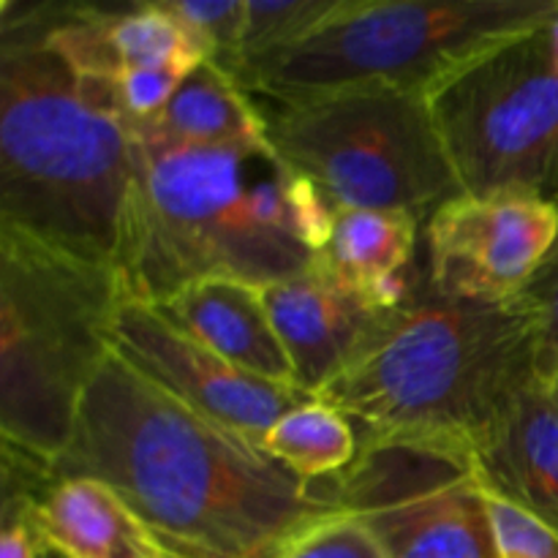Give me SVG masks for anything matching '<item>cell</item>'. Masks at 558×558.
I'll return each instance as SVG.
<instances>
[{
  "label": "cell",
  "instance_id": "1",
  "mask_svg": "<svg viewBox=\"0 0 558 558\" xmlns=\"http://www.w3.org/2000/svg\"><path fill=\"white\" fill-rule=\"evenodd\" d=\"M49 477H93L125 501L161 558H276L341 512L259 441L194 412L109 349Z\"/></svg>",
  "mask_w": 558,
  "mask_h": 558
},
{
  "label": "cell",
  "instance_id": "2",
  "mask_svg": "<svg viewBox=\"0 0 558 558\" xmlns=\"http://www.w3.org/2000/svg\"><path fill=\"white\" fill-rule=\"evenodd\" d=\"M134 172L114 272L156 305L202 278L267 287L314 265L336 210L270 142L189 145L131 131Z\"/></svg>",
  "mask_w": 558,
  "mask_h": 558
},
{
  "label": "cell",
  "instance_id": "3",
  "mask_svg": "<svg viewBox=\"0 0 558 558\" xmlns=\"http://www.w3.org/2000/svg\"><path fill=\"white\" fill-rule=\"evenodd\" d=\"M14 11L0 41V227L114 267L134 136L101 82L49 44L47 11Z\"/></svg>",
  "mask_w": 558,
  "mask_h": 558
},
{
  "label": "cell",
  "instance_id": "4",
  "mask_svg": "<svg viewBox=\"0 0 558 558\" xmlns=\"http://www.w3.org/2000/svg\"><path fill=\"white\" fill-rule=\"evenodd\" d=\"M532 379L534 330L521 303L447 298L423 270L316 398L347 414L360 441H403L469 461Z\"/></svg>",
  "mask_w": 558,
  "mask_h": 558
},
{
  "label": "cell",
  "instance_id": "5",
  "mask_svg": "<svg viewBox=\"0 0 558 558\" xmlns=\"http://www.w3.org/2000/svg\"><path fill=\"white\" fill-rule=\"evenodd\" d=\"M123 300L114 267L0 227L3 456L52 472L109 354V325Z\"/></svg>",
  "mask_w": 558,
  "mask_h": 558
},
{
  "label": "cell",
  "instance_id": "6",
  "mask_svg": "<svg viewBox=\"0 0 558 558\" xmlns=\"http://www.w3.org/2000/svg\"><path fill=\"white\" fill-rule=\"evenodd\" d=\"M558 0H341L292 47L229 65L272 104L354 90L425 93L480 54L550 25Z\"/></svg>",
  "mask_w": 558,
  "mask_h": 558
},
{
  "label": "cell",
  "instance_id": "7",
  "mask_svg": "<svg viewBox=\"0 0 558 558\" xmlns=\"http://www.w3.org/2000/svg\"><path fill=\"white\" fill-rule=\"evenodd\" d=\"M267 142L336 213H430L461 194L425 93L354 90L265 109Z\"/></svg>",
  "mask_w": 558,
  "mask_h": 558
},
{
  "label": "cell",
  "instance_id": "8",
  "mask_svg": "<svg viewBox=\"0 0 558 558\" xmlns=\"http://www.w3.org/2000/svg\"><path fill=\"white\" fill-rule=\"evenodd\" d=\"M461 194H529L558 207V69L550 25L463 65L428 93Z\"/></svg>",
  "mask_w": 558,
  "mask_h": 558
},
{
  "label": "cell",
  "instance_id": "9",
  "mask_svg": "<svg viewBox=\"0 0 558 558\" xmlns=\"http://www.w3.org/2000/svg\"><path fill=\"white\" fill-rule=\"evenodd\" d=\"M325 488L374 529L390 558H496L466 458L403 441H360L352 466Z\"/></svg>",
  "mask_w": 558,
  "mask_h": 558
},
{
  "label": "cell",
  "instance_id": "10",
  "mask_svg": "<svg viewBox=\"0 0 558 558\" xmlns=\"http://www.w3.org/2000/svg\"><path fill=\"white\" fill-rule=\"evenodd\" d=\"M558 238V207L529 194H458L425 221V278L472 303H512Z\"/></svg>",
  "mask_w": 558,
  "mask_h": 558
},
{
  "label": "cell",
  "instance_id": "11",
  "mask_svg": "<svg viewBox=\"0 0 558 558\" xmlns=\"http://www.w3.org/2000/svg\"><path fill=\"white\" fill-rule=\"evenodd\" d=\"M107 341L153 385L259 445L283 414L311 401L294 385H276L234 368L140 300L118 305Z\"/></svg>",
  "mask_w": 558,
  "mask_h": 558
},
{
  "label": "cell",
  "instance_id": "12",
  "mask_svg": "<svg viewBox=\"0 0 558 558\" xmlns=\"http://www.w3.org/2000/svg\"><path fill=\"white\" fill-rule=\"evenodd\" d=\"M272 327L287 349L294 387L319 396L365 347L387 311L354 294L319 265L265 287Z\"/></svg>",
  "mask_w": 558,
  "mask_h": 558
},
{
  "label": "cell",
  "instance_id": "13",
  "mask_svg": "<svg viewBox=\"0 0 558 558\" xmlns=\"http://www.w3.org/2000/svg\"><path fill=\"white\" fill-rule=\"evenodd\" d=\"M3 512L25 518L41 548L60 558H161L142 523L93 477H3Z\"/></svg>",
  "mask_w": 558,
  "mask_h": 558
},
{
  "label": "cell",
  "instance_id": "14",
  "mask_svg": "<svg viewBox=\"0 0 558 558\" xmlns=\"http://www.w3.org/2000/svg\"><path fill=\"white\" fill-rule=\"evenodd\" d=\"M477 483L558 534V396L534 376L515 392L472 458Z\"/></svg>",
  "mask_w": 558,
  "mask_h": 558
},
{
  "label": "cell",
  "instance_id": "15",
  "mask_svg": "<svg viewBox=\"0 0 558 558\" xmlns=\"http://www.w3.org/2000/svg\"><path fill=\"white\" fill-rule=\"evenodd\" d=\"M153 308L234 368L276 385H294L287 349L272 327L265 287L259 283L202 278L180 287Z\"/></svg>",
  "mask_w": 558,
  "mask_h": 558
},
{
  "label": "cell",
  "instance_id": "16",
  "mask_svg": "<svg viewBox=\"0 0 558 558\" xmlns=\"http://www.w3.org/2000/svg\"><path fill=\"white\" fill-rule=\"evenodd\" d=\"M420 243V218L409 213L341 210L316 265L354 294L390 311L412 289V259Z\"/></svg>",
  "mask_w": 558,
  "mask_h": 558
},
{
  "label": "cell",
  "instance_id": "17",
  "mask_svg": "<svg viewBox=\"0 0 558 558\" xmlns=\"http://www.w3.org/2000/svg\"><path fill=\"white\" fill-rule=\"evenodd\" d=\"M131 131L189 145H256L267 142L265 109L216 60H202L174 90L167 107Z\"/></svg>",
  "mask_w": 558,
  "mask_h": 558
},
{
  "label": "cell",
  "instance_id": "18",
  "mask_svg": "<svg viewBox=\"0 0 558 558\" xmlns=\"http://www.w3.org/2000/svg\"><path fill=\"white\" fill-rule=\"evenodd\" d=\"M267 456L305 483H325L354 463L360 452L352 420L330 403L311 398L283 414L262 439Z\"/></svg>",
  "mask_w": 558,
  "mask_h": 558
},
{
  "label": "cell",
  "instance_id": "19",
  "mask_svg": "<svg viewBox=\"0 0 558 558\" xmlns=\"http://www.w3.org/2000/svg\"><path fill=\"white\" fill-rule=\"evenodd\" d=\"M338 5H341V0H278V3L248 0L245 3L243 47H240L234 63L292 47L294 41L316 31ZM229 65H223V69H229Z\"/></svg>",
  "mask_w": 558,
  "mask_h": 558
},
{
  "label": "cell",
  "instance_id": "20",
  "mask_svg": "<svg viewBox=\"0 0 558 558\" xmlns=\"http://www.w3.org/2000/svg\"><path fill=\"white\" fill-rule=\"evenodd\" d=\"M245 3L248 0H158L180 31L205 52L207 60L229 65L240 54L245 33Z\"/></svg>",
  "mask_w": 558,
  "mask_h": 558
},
{
  "label": "cell",
  "instance_id": "21",
  "mask_svg": "<svg viewBox=\"0 0 558 558\" xmlns=\"http://www.w3.org/2000/svg\"><path fill=\"white\" fill-rule=\"evenodd\" d=\"M276 558H390V554L363 518L341 510L311 523Z\"/></svg>",
  "mask_w": 558,
  "mask_h": 558
},
{
  "label": "cell",
  "instance_id": "22",
  "mask_svg": "<svg viewBox=\"0 0 558 558\" xmlns=\"http://www.w3.org/2000/svg\"><path fill=\"white\" fill-rule=\"evenodd\" d=\"M518 303L532 319L534 376L543 385L554 387L558 379V238Z\"/></svg>",
  "mask_w": 558,
  "mask_h": 558
},
{
  "label": "cell",
  "instance_id": "23",
  "mask_svg": "<svg viewBox=\"0 0 558 558\" xmlns=\"http://www.w3.org/2000/svg\"><path fill=\"white\" fill-rule=\"evenodd\" d=\"M480 485V483H477ZM496 558H558V534L532 512L480 485Z\"/></svg>",
  "mask_w": 558,
  "mask_h": 558
},
{
  "label": "cell",
  "instance_id": "24",
  "mask_svg": "<svg viewBox=\"0 0 558 558\" xmlns=\"http://www.w3.org/2000/svg\"><path fill=\"white\" fill-rule=\"evenodd\" d=\"M0 558H41L36 537L25 518L3 512V534H0Z\"/></svg>",
  "mask_w": 558,
  "mask_h": 558
},
{
  "label": "cell",
  "instance_id": "25",
  "mask_svg": "<svg viewBox=\"0 0 558 558\" xmlns=\"http://www.w3.org/2000/svg\"><path fill=\"white\" fill-rule=\"evenodd\" d=\"M550 47H554V63L558 69V14L554 16V22H550Z\"/></svg>",
  "mask_w": 558,
  "mask_h": 558
},
{
  "label": "cell",
  "instance_id": "26",
  "mask_svg": "<svg viewBox=\"0 0 558 558\" xmlns=\"http://www.w3.org/2000/svg\"><path fill=\"white\" fill-rule=\"evenodd\" d=\"M38 548H41V545H38ZM41 558H60V556H58V554H52V550L41 548Z\"/></svg>",
  "mask_w": 558,
  "mask_h": 558
},
{
  "label": "cell",
  "instance_id": "27",
  "mask_svg": "<svg viewBox=\"0 0 558 558\" xmlns=\"http://www.w3.org/2000/svg\"><path fill=\"white\" fill-rule=\"evenodd\" d=\"M554 390H556V396H558V379L554 381Z\"/></svg>",
  "mask_w": 558,
  "mask_h": 558
}]
</instances>
